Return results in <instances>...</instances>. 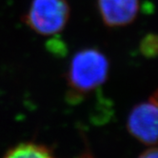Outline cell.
Returning a JSON list of instances; mask_svg holds the SVG:
<instances>
[{
  "label": "cell",
  "mask_w": 158,
  "mask_h": 158,
  "mask_svg": "<svg viewBox=\"0 0 158 158\" xmlns=\"http://www.w3.org/2000/svg\"><path fill=\"white\" fill-rule=\"evenodd\" d=\"M110 61L96 48H85L72 57L66 75L67 98L75 103L95 92L107 81Z\"/></svg>",
  "instance_id": "6da1fadb"
},
{
  "label": "cell",
  "mask_w": 158,
  "mask_h": 158,
  "mask_svg": "<svg viewBox=\"0 0 158 158\" xmlns=\"http://www.w3.org/2000/svg\"><path fill=\"white\" fill-rule=\"evenodd\" d=\"M70 15L71 7L67 0H31L22 20L35 32L50 36L65 29Z\"/></svg>",
  "instance_id": "7a4b0ae2"
},
{
  "label": "cell",
  "mask_w": 158,
  "mask_h": 158,
  "mask_svg": "<svg viewBox=\"0 0 158 158\" xmlns=\"http://www.w3.org/2000/svg\"><path fill=\"white\" fill-rule=\"evenodd\" d=\"M158 126L157 94L135 105L130 111L127 128L132 136L146 146H156Z\"/></svg>",
  "instance_id": "3957f363"
},
{
  "label": "cell",
  "mask_w": 158,
  "mask_h": 158,
  "mask_svg": "<svg viewBox=\"0 0 158 158\" xmlns=\"http://www.w3.org/2000/svg\"><path fill=\"white\" fill-rule=\"evenodd\" d=\"M140 2V0H97V10L105 26L121 28L136 19Z\"/></svg>",
  "instance_id": "277c9868"
},
{
  "label": "cell",
  "mask_w": 158,
  "mask_h": 158,
  "mask_svg": "<svg viewBox=\"0 0 158 158\" xmlns=\"http://www.w3.org/2000/svg\"><path fill=\"white\" fill-rule=\"evenodd\" d=\"M4 158H54L52 153L35 143H22L10 150Z\"/></svg>",
  "instance_id": "5b68a950"
},
{
  "label": "cell",
  "mask_w": 158,
  "mask_h": 158,
  "mask_svg": "<svg viewBox=\"0 0 158 158\" xmlns=\"http://www.w3.org/2000/svg\"><path fill=\"white\" fill-rule=\"evenodd\" d=\"M139 50L142 55L147 58L155 57L158 50V39L155 33H148L142 38Z\"/></svg>",
  "instance_id": "8992f818"
},
{
  "label": "cell",
  "mask_w": 158,
  "mask_h": 158,
  "mask_svg": "<svg viewBox=\"0 0 158 158\" xmlns=\"http://www.w3.org/2000/svg\"><path fill=\"white\" fill-rule=\"evenodd\" d=\"M138 158H158V152L156 146H152L149 147V149L144 151Z\"/></svg>",
  "instance_id": "52a82bcc"
}]
</instances>
